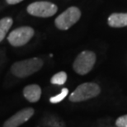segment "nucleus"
<instances>
[{
    "mask_svg": "<svg viewBox=\"0 0 127 127\" xmlns=\"http://www.w3.org/2000/svg\"><path fill=\"white\" fill-rule=\"evenodd\" d=\"M108 24L111 27H124L127 26V13H113L108 18Z\"/></svg>",
    "mask_w": 127,
    "mask_h": 127,
    "instance_id": "nucleus-9",
    "label": "nucleus"
},
{
    "mask_svg": "<svg viewBox=\"0 0 127 127\" xmlns=\"http://www.w3.org/2000/svg\"><path fill=\"white\" fill-rule=\"evenodd\" d=\"M57 6L49 2H35L27 7V12L32 16L49 17L57 12Z\"/></svg>",
    "mask_w": 127,
    "mask_h": 127,
    "instance_id": "nucleus-6",
    "label": "nucleus"
},
{
    "mask_svg": "<svg viewBox=\"0 0 127 127\" xmlns=\"http://www.w3.org/2000/svg\"><path fill=\"white\" fill-rule=\"evenodd\" d=\"M96 62V55L93 51L86 50L78 55L73 62V68L77 73L84 75L93 69Z\"/></svg>",
    "mask_w": 127,
    "mask_h": 127,
    "instance_id": "nucleus-3",
    "label": "nucleus"
},
{
    "mask_svg": "<svg viewBox=\"0 0 127 127\" xmlns=\"http://www.w3.org/2000/svg\"><path fill=\"white\" fill-rule=\"evenodd\" d=\"M42 66V60L40 58H32L13 64L11 67V71L17 78H26L39 71Z\"/></svg>",
    "mask_w": 127,
    "mask_h": 127,
    "instance_id": "nucleus-1",
    "label": "nucleus"
},
{
    "mask_svg": "<svg viewBox=\"0 0 127 127\" xmlns=\"http://www.w3.org/2000/svg\"><path fill=\"white\" fill-rule=\"evenodd\" d=\"M6 1L8 4H17L20 2L23 1V0H6Z\"/></svg>",
    "mask_w": 127,
    "mask_h": 127,
    "instance_id": "nucleus-14",
    "label": "nucleus"
},
{
    "mask_svg": "<svg viewBox=\"0 0 127 127\" xmlns=\"http://www.w3.org/2000/svg\"><path fill=\"white\" fill-rule=\"evenodd\" d=\"M34 35V30L30 27H22L13 30L7 40L12 46L18 47L26 45Z\"/></svg>",
    "mask_w": 127,
    "mask_h": 127,
    "instance_id": "nucleus-5",
    "label": "nucleus"
},
{
    "mask_svg": "<svg viewBox=\"0 0 127 127\" xmlns=\"http://www.w3.org/2000/svg\"><path fill=\"white\" fill-rule=\"evenodd\" d=\"M25 98L30 102H36L40 100L41 96V88L39 85L31 84L25 87L23 90Z\"/></svg>",
    "mask_w": 127,
    "mask_h": 127,
    "instance_id": "nucleus-8",
    "label": "nucleus"
},
{
    "mask_svg": "<svg viewBox=\"0 0 127 127\" xmlns=\"http://www.w3.org/2000/svg\"><path fill=\"white\" fill-rule=\"evenodd\" d=\"M68 93V89L66 88H64L61 90L60 93H59L58 95L52 96V97L50 98V101L51 103H59L60 101H62L64 99L66 96H67Z\"/></svg>",
    "mask_w": 127,
    "mask_h": 127,
    "instance_id": "nucleus-12",
    "label": "nucleus"
},
{
    "mask_svg": "<svg viewBox=\"0 0 127 127\" xmlns=\"http://www.w3.org/2000/svg\"><path fill=\"white\" fill-rule=\"evenodd\" d=\"M12 22H13L11 17H4L0 20V42L4 39L7 32L12 27Z\"/></svg>",
    "mask_w": 127,
    "mask_h": 127,
    "instance_id": "nucleus-10",
    "label": "nucleus"
},
{
    "mask_svg": "<svg viewBox=\"0 0 127 127\" xmlns=\"http://www.w3.org/2000/svg\"><path fill=\"white\" fill-rule=\"evenodd\" d=\"M34 109L31 107L22 109L7 119L3 124V127H18L27 122L34 115Z\"/></svg>",
    "mask_w": 127,
    "mask_h": 127,
    "instance_id": "nucleus-7",
    "label": "nucleus"
},
{
    "mask_svg": "<svg viewBox=\"0 0 127 127\" xmlns=\"http://www.w3.org/2000/svg\"><path fill=\"white\" fill-rule=\"evenodd\" d=\"M116 126L117 127H127V115L117 118L116 121Z\"/></svg>",
    "mask_w": 127,
    "mask_h": 127,
    "instance_id": "nucleus-13",
    "label": "nucleus"
},
{
    "mask_svg": "<svg viewBox=\"0 0 127 127\" xmlns=\"http://www.w3.org/2000/svg\"><path fill=\"white\" fill-rule=\"evenodd\" d=\"M80 17V10L76 7H70L55 19V25L60 30H68L79 20Z\"/></svg>",
    "mask_w": 127,
    "mask_h": 127,
    "instance_id": "nucleus-4",
    "label": "nucleus"
},
{
    "mask_svg": "<svg viewBox=\"0 0 127 127\" xmlns=\"http://www.w3.org/2000/svg\"><path fill=\"white\" fill-rule=\"evenodd\" d=\"M100 92L101 88L98 84L95 83H85L78 86L70 94L68 99L73 102H79L95 97L99 95Z\"/></svg>",
    "mask_w": 127,
    "mask_h": 127,
    "instance_id": "nucleus-2",
    "label": "nucleus"
},
{
    "mask_svg": "<svg viewBox=\"0 0 127 127\" xmlns=\"http://www.w3.org/2000/svg\"><path fill=\"white\" fill-rule=\"evenodd\" d=\"M66 80H67V74L65 72L61 71L53 76L50 79V83L55 85H63L65 83Z\"/></svg>",
    "mask_w": 127,
    "mask_h": 127,
    "instance_id": "nucleus-11",
    "label": "nucleus"
}]
</instances>
